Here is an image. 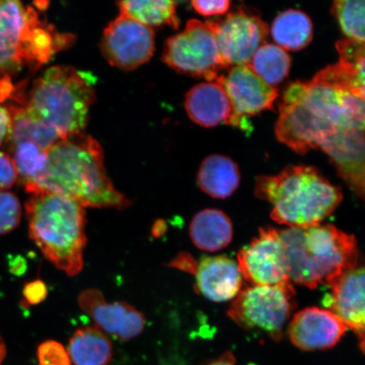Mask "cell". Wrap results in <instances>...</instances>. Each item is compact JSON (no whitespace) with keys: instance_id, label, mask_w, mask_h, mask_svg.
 Wrapping results in <instances>:
<instances>
[{"instance_id":"6da1fadb","label":"cell","mask_w":365,"mask_h":365,"mask_svg":"<svg viewBox=\"0 0 365 365\" xmlns=\"http://www.w3.org/2000/svg\"><path fill=\"white\" fill-rule=\"evenodd\" d=\"M364 100L318 78L287 86L279 104L276 135L297 153L322 149L340 176L364 168Z\"/></svg>"},{"instance_id":"7a4b0ae2","label":"cell","mask_w":365,"mask_h":365,"mask_svg":"<svg viewBox=\"0 0 365 365\" xmlns=\"http://www.w3.org/2000/svg\"><path fill=\"white\" fill-rule=\"evenodd\" d=\"M47 153L43 175L26 189L27 192L66 196L84 207L120 210L130 205L113 185L104 167L101 145L93 137L82 133L68 136Z\"/></svg>"},{"instance_id":"3957f363","label":"cell","mask_w":365,"mask_h":365,"mask_svg":"<svg viewBox=\"0 0 365 365\" xmlns=\"http://www.w3.org/2000/svg\"><path fill=\"white\" fill-rule=\"evenodd\" d=\"M255 193L272 204L273 221L292 228L321 225L342 200L340 187L310 166H289L277 175L259 176Z\"/></svg>"},{"instance_id":"277c9868","label":"cell","mask_w":365,"mask_h":365,"mask_svg":"<svg viewBox=\"0 0 365 365\" xmlns=\"http://www.w3.org/2000/svg\"><path fill=\"white\" fill-rule=\"evenodd\" d=\"M284 244L292 284L317 289L329 286L359 266L357 241L331 225L278 230Z\"/></svg>"},{"instance_id":"5b68a950","label":"cell","mask_w":365,"mask_h":365,"mask_svg":"<svg viewBox=\"0 0 365 365\" xmlns=\"http://www.w3.org/2000/svg\"><path fill=\"white\" fill-rule=\"evenodd\" d=\"M29 235L46 258L68 276L79 274L84 264L85 207L66 196L31 195L26 205Z\"/></svg>"},{"instance_id":"8992f818","label":"cell","mask_w":365,"mask_h":365,"mask_svg":"<svg viewBox=\"0 0 365 365\" xmlns=\"http://www.w3.org/2000/svg\"><path fill=\"white\" fill-rule=\"evenodd\" d=\"M41 19L33 6L16 0H0V75L39 68L74 41Z\"/></svg>"},{"instance_id":"52a82bcc","label":"cell","mask_w":365,"mask_h":365,"mask_svg":"<svg viewBox=\"0 0 365 365\" xmlns=\"http://www.w3.org/2000/svg\"><path fill=\"white\" fill-rule=\"evenodd\" d=\"M94 81L88 73L75 68H49L27 96L26 110L62 139L82 133L95 99Z\"/></svg>"},{"instance_id":"ba28073f","label":"cell","mask_w":365,"mask_h":365,"mask_svg":"<svg viewBox=\"0 0 365 365\" xmlns=\"http://www.w3.org/2000/svg\"><path fill=\"white\" fill-rule=\"evenodd\" d=\"M294 296V289L246 287L232 300L227 316L245 329L263 331L278 341L296 307Z\"/></svg>"},{"instance_id":"9c48e42d","label":"cell","mask_w":365,"mask_h":365,"mask_svg":"<svg viewBox=\"0 0 365 365\" xmlns=\"http://www.w3.org/2000/svg\"><path fill=\"white\" fill-rule=\"evenodd\" d=\"M163 58L177 72L208 82L215 81L219 72L228 68L207 23L194 19L187 22L182 33L168 39Z\"/></svg>"},{"instance_id":"30bf717a","label":"cell","mask_w":365,"mask_h":365,"mask_svg":"<svg viewBox=\"0 0 365 365\" xmlns=\"http://www.w3.org/2000/svg\"><path fill=\"white\" fill-rule=\"evenodd\" d=\"M238 267L251 286H277L294 289L287 269L284 244L276 228H262L250 244L240 250Z\"/></svg>"},{"instance_id":"8fae6325","label":"cell","mask_w":365,"mask_h":365,"mask_svg":"<svg viewBox=\"0 0 365 365\" xmlns=\"http://www.w3.org/2000/svg\"><path fill=\"white\" fill-rule=\"evenodd\" d=\"M228 67L247 66L267 39L269 27L257 14L240 8L222 20L205 22Z\"/></svg>"},{"instance_id":"7c38bea8","label":"cell","mask_w":365,"mask_h":365,"mask_svg":"<svg viewBox=\"0 0 365 365\" xmlns=\"http://www.w3.org/2000/svg\"><path fill=\"white\" fill-rule=\"evenodd\" d=\"M154 48L153 29L121 14L104 31L103 56L121 70L132 71L144 65L153 56Z\"/></svg>"},{"instance_id":"4fadbf2b","label":"cell","mask_w":365,"mask_h":365,"mask_svg":"<svg viewBox=\"0 0 365 365\" xmlns=\"http://www.w3.org/2000/svg\"><path fill=\"white\" fill-rule=\"evenodd\" d=\"M215 82L225 91L235 115L247 132L252 130L248 117L272 109L278 96L277 89L259 78L248 66L232 67Z\"/></svg>"},{"instance_id":"5bb4252c","label":"cell","mask_w":365,"mask_h":365,"mask_svg":"<svg viewBox=\"0 0 365 365\" xmlns=\"http://www.w3.org/2000/svg\"><path fill=\"white\" fill-rule=\"evenodd\" d=\"M79 307L102 331L120 341L138 336L145 327L144 314L125 302L107 303L101 291L88 289L78 298Z\"/></svg>"},{"instance_id":"9a60e30c","label":"cell","mask_w":365,"mask_h":365,"mask_svg":"<svg viewBox=\"0 0 365 365\" xmlns=\"http://www.w3.org/2000/svg\"><path fill=\"white\" fill-rule=\"evenodd\" d=\"M348 327L330 310L310 307L296 313L289 327L292 344L303 351L330 349Z\"/></svg>"},{"instance_id":"2e32d148","label":"cell","mask_w":365,"mask_h":365,"mask_svg":"<svg viewBox=\"0 0 365 365\" xmlns=\"http://www.w3.org/2000/svg\"><path fill=\"white\" fill-rule=\"evenodd\" d=\"M331 293L325 299L330 312L355 333L364 352V268L358 266L342 273L328 286Z\"/></svg>"},{"instance_id":"e0dca14e","label":"cell","mask_w":365,"mask_h":365,"mask_svg":"<svg viewBox=\"0 0 365 365\" xmlns=\"http://www.w3.org/2000/svg\"><path fill=\"white\" fill-rule=\"evenodd\" d=\"M185 110L191 120L203 127L227 125L245 131L235 115L230 98L217 82H204L186 94Z\"/></svg>"},{"instance_id":"ac0fdd59","label":"cell","mask_w":365,"mask_h":365,"mask_svg":"<svg viewBox=\"0 0 365 365\" xmlns=\"http://www.w3.org/2000/svg\"><path fill=\"white\" fill-rule=\"evenodd\" d=\"M195 276V291L213 302L235 299L243 285L238 264L227 257L202 259Z\"/></svg>"},{"instance_id":"d6986e66","label":"cell","mask_w":365,"mask_h":365,"mask_svg":"<svg viewBox=\"0 0 365 365\" xmlns=\"http://www.w3.org/2000/svg\"><path fill=\"white\" fill-rule=\"evenodd\" d=\"M336 49L339 61L324 68L317 76L364 100V43L341 40L336 43Z\"/></svg>"},{"instance_id":"ffe728a7","label":"cell","mask_w":365,"mask_h":365,"mask_svg":"<svg viewBox=\"0 0 365 365\" xmlns=\"http://www.w3.org/2000/svg\"><path fill=\"white\" fill-rule=\"evenodd\" d=\"M190 235L196 247L215 252L230 245L234 227L226 213L217 209H205L191 220Z\"/></svg>"},{"instance_id":"44dd1931","label":"cell","mask_w":365,"mask_h":365,"mask_svg":"<svg viewBox=\"0 0 365 365\" xmlns=\"http://www.w3.org/2000/svg\"><path fill=\"white\" fill-rule=\"evenodd\" d=\"M197 182L200 190L213 198L230 197L240 185L239 167L230 158L211 155L200 165Z\"/></svg>"},{"instance_id":"7402d4cb","label":"cell","mask_w":365,"mask_h":365,"mask_svg":"<svg viewBox=\"0 0 365 365\" xmlns=\"http://www.w3.org/2000/svg\"><path fill=\"white\" fill-rule=\"evenodd\" d=\"M67 352L75 365H108L113 358V345L98 327L90 326L73 334Z\"/></svg>"},{"instance_id":"603a6c76","label":"cell","mask_w":365,"mask_h":365,"mask_svg":"<svg viewBox=\"0 0 365 365\" xmlns=\"http://www.w3.org/2000/svg\"><path fill=\"white\" fill-rule=\"evenodd\" d=\"M8 106L12 118L10 136L12 145L26 141L48 150L63 140L56 130L31 115L21 99H16V103H10Z\"/></svg>"},{"instance_id":"cb8c5ba5","label":"cell","mask_w":365,"mask_h":365,"mask_svg":"<svg viewBox=\"0 0 365 365\" xmlns=\"http://www.w3.org/2000/svg\"><path fill=\"white\" fill-rule=\"evenodd\" d=\"M272 38L284 50L298 51L307 48L313 38V24L307 14L297 10L282 12L274 20Z\"/></svg>"},{"instance_id":"d4e9b609","label":"cell","mask_w":365,"mask_h":365,"mask_svg":"<svg viewBox=\"0 0 365 365\" xmlns=\"http://www.w3.org/2000/svg\"><path fill=\"white\" fill-rule=\"evenodd\" d=\"M176 2L168 0H140L118 3L121 15L131 18L148 27L170 26L178 29L180 19Z\"/></svg>"},{"instance_id":"484cf974","label":"cell","mask_w":365,"mask_h":365,"mask_svg":"<svg viewBox=\"0 0 365 365\" xmlns=\"http://www.w3.org/2000/svg\"><path fill=\"white\" fill-rule=\"evenodd\" d=\"M247 66L259 78L274 86L289 76L291 58L279 46L267 43L257 49Z\"/></svg>"},{"instance_id":"4316f807","label":"cell","mask_w":365,"mask_h":365,"mask_svg":"<svg viewBox=\"0 0 365 365\" xmlns=\"http://www.w3.org/2000/svg\"><path fill=\"white\" fill-rule=\"evenodd\" d=\"M14 163L18 177L21 178L25 190L38 180L48 163L47 150L31 143H21L13 145Z\"/></svg>"},{"instance_id":"83f0119b","label":"cell","mask_w":365,"mask_h":365,"mask_svg":"<svg viewBox=\"0 0 365 365\" xmlns=\"http://www.w3.org/2000/svg\"><path fill=\"white\" fill-rule=\"evenodd\" d=\"M364 0H336L333 3L332 13L346 39L364 43Z\"/></svg>"},{"instance_id":"f1b7e54d","label":"cell","mask_w":365,"mask_h":365,"mask_svg":"<svg viewBox=\"0 0 365 365\" xmlns=\"http://www.w3.org/2000/svg\"><path fill=\"white\" fill-rule=\"evenodd\" d=\"M21 205L16 195L6 191L0 192V235L16 230L20 225Z\"/></svg>"},{"instance_id":"f546056e","label":"cell","mask_w":365,"mask_h":365,"mask_svg":"<svg viewBox=\"0 0 365 365\" xmlns=\"http://www.w3.org/2000/svg\"><path fill=\"white\" fill-rule=\"evenodd\" d=\"M15 88L10 77L4 76L0 80V145L10 139L12 128V118L9 109L8 100H12Z\"/></svg>"},{"instance_id":"4dcf8cb0","label":"cell","mask_w":365,"mask_h":365,"mask_svg":"<svg viewBox=\"0 0 365 365\" xmlns=\"http://www.w3.org/2000/svg\"><path fill=\"white\" fill-rule=\"evenodd\" d=\"M39 365H71L67 350L59 342L48 340L38 349Z\"/></svg>"},{"instance_id":"1f68e13d","label":"cell","mask_w":365,"mask_h":365,"mask_svg":"<svg viewBox=\"0 0 365 365\" xmlns=\"http://www.w3.org/2000/svg\"><path fill=\"white\" fill-rule=\"evenodd\" d=\"M17 179L18 173L13 158L0 150V192L11 189Z\"/></svg>"},{"instance_id":"d6a6232c","label":"cell","mask_w":365,"mask_h":365,"mask_svg":"<svg viewBox=\"0 0 365 365\" xmlns=\"http://www.w3.org/2000/svg\"><path fill=\"white\" fill-rule=\"evenodd\" d=\"M192 6L196 12L204 16L225 15L230 10V0H195Z\"/></svg>"},{"instance_id":"836d02e7","label":"cell","mask_w":365,"mask_h":365,"mask_svg":"<svg viewBox=\"0 0 365 365\" xmlns=\"http://www.w3.org/2000/svg\"><path fill=\"white\" fill-rule=\"evenodd\" d=\"M23 296H24L27 304H39L47 298L48 287L41 280L27 282L23 289Z\"/></svg>"},{"instance_id":"e575fe53","label":"cell","mask_w":365,"mask_h":365,"mask_svg":"<svg viewBox=\"0 0 365 365\" xmlns=\"http://www.w3.org/2000/svg\"><path fill=\"white\" fill-rule=\"evenodd\" d=\"M168 266L195 275L196 268H197V263H196L195 259L190 254L181 252L168 264Z\"/></svg>"},{"instance_id":"d590c367","label":"cell","mask_w":365,"mask_h":365,"mask_svg":"<svg viewBox=\"0 0 365 365\" xmlns=\"http://www.w3.org/2000/svg\"><path fill=\"white\" fill-rule=\"evenodd\" d=\"M235 355L230 351L207 365H235Z\"/></svg>"},{"instance_id":"8d00e7d4","label":"cell","mask_w":365,"mask_h":365,"mask_svg":"<svg viewBox=\"0 0 365 365\" xmlns=\"http://www.w3.org/2000/svg\"><path fill=\"white\" fill-rule=\"evenodd\" d=\"M11 271L15 274H21L25 272L26 262L22 258H16L13 262Z\"/></svg>"},{"instance_id":"74e56055","label":"cell","mask_w":365,"mask_h":365,"mask_svg":"<svg viewBox=\"0 0 365 365\" xmlns=\"http://www.w3.org/2000/svg\"><path fill=\"white\" fill-rule=\"evenodd\" d=\"M165 223L163 221H158L153 228V234L154 236H159L163 235V232L165 231Z\"/></svg>"},{"instance_id":"f35d334b","label":"cell","mask_w":365,"mask_h":365,"mask_svg":"<svg viewBox=\"0 0 365 365\" xmlns=\"http://www.w3.org/2000/svg\"><path fill=\"white\" fill-rule=\"evenodd\" d=\"M6 355V344H4L1 335H0V365H2L4 358Z\"/></svg>"}]
</instances>
